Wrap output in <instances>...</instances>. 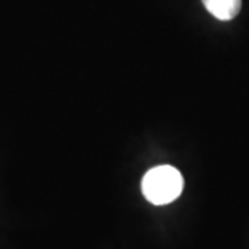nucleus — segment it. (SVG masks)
<instances>
[{
	"label": "nucleus",
	"mask_w": 249,
	"mask_h": 249,
	"mask_svg": "<svg viewBox=\"0 0 249 249\" xmlns=\"http://www.w3.org/2000/svg\"><path fill=\"white\" fill-rule=\"evenodd\" d=\"M205 9L220 21H230L241 10V0H202Z\"/></svg>",
	"instance_id": "f03ea898"
},
{
	"label": "nucleus",
	"mask_w": 249,
	"mask_h": 249,
	"mask_svg": "<svg viewBox=\"0 0 249 249\" xmlns=\"http://www.w3.org/2000/svg\"><path fill=\"white\" fill-rule=\"evenodd\" d=\"M184 186L181 173L169 165L150 169L142 178V194L154 205H166L178 199Z\"/></svg>",
	"instance_id": "f257e3e1"
}]
</instances>
